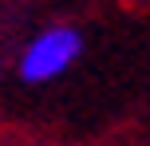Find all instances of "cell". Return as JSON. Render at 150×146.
<instances>
[{"label": "cell", "instance_id": "cell-1", "mask_svg": "<svg viewBox=\"0 0 150 146\" xmlns=\"http://www.w3.org/2000/svg\"><path fill=\"white\" fill-rule=\"evenodd\" d=\"M79 55H83V36L75 28H67V24H55V28H44L40 36L28 39V47L20 51L16 71L32 87L36 83H55L63 71L75 67Z\"/></svg>", "mask_w": 150, "mask_h": 146}]
</instances>
